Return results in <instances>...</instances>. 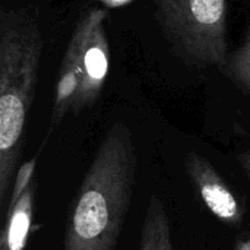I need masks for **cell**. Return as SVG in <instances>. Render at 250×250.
<instances>
[{"mask_svg": "<svg viewBox=\"0 0 250 250\" xmlns=\"http://www.w3.org/2000/svg\"><path fill=\"white\" fill-rule=\"evenodd\" d=\"M226 72L239 86L250 92V32L245 42L229 59Z\"/></svg>", "mask_w": 250, "mask_h": 250, "instance_id": "ba28073f", "label": "cell"}, {"mask_svg": "<svg viewBox=\"0 0 250 250\" xmlns=\"http://www.w3.org/2000/svg\"><path fill=\"white\" fill-rule=\"evenodd\" d=\"M35 167L37 160L32 158L18 168L10 189L9 205L6 207L0 234V250H25L26 248L35 211Z\"/></svg>", "mask_w": 250, "mask_h": 250, "instance_id": "5b68a950", "label": "cell"}, {"mask_svg": "<svg viewBox=\"0 0 250 250\" xmlns=\"http://www.w3.org/2000/svg\"><path fill=\"white\" fill-rule=\"evenodd\" d=\"M135 174L132 133L123 123H114L69 208L63 250H116L130 208Z\"/></svg>", "mask_w": 250, "mask_h": 250, "instance_id": "6da1fadb", "label": "cell"}, {"mask_svg": "<svg viewBox=\"0 0 250 250\" xmlns=\"http://www.w3.org/2000/svg\"><path fill=\"white\" fill-rule=\"evenodd\" d=\"M166 31L182 51L202 63L226 59L227 0H154Z\"/></svg>", "mask_w": 250, "mask_h": 250, "instance_id": "277c9868", "label": "cell"}, {"mask_svg": "<svg viewBox=\"0 0 250 250\" xmlns=\"http://www.w3.org/2000/svg\"><path fill=\"white\" fill-rule=\"evenodd\" d=\"M185 167L209 212L229 226L242 224L243 209L214 166L201 154L190 151L185 155Z\"/></svg>", "mask_w": 250, "mask_h": 250, "instance_id": "8992f818", "label": "cell"}, {"mask_svg": "<svg viewBox=\"0 0 250 250\" xmlns=\"http://www.w3.org/2000/svg\"><path fill=\"white\" fill-rule=\"evenodd\" d=\"M236 250H250V237H239L236 240Z\"/></svg>", "mask_w": 250, "mask_h": 250, "instance_id": "30bf717a", "label": "cell"}, {"mask_svg": "<svg viewBox=\"0 0 250 250\" xmlns=\"http://www.w3.org/2000/svg\"><path fill=\"white\" fill-rule=\"evenodd\" d=\"M139 250H174L167 207L157 195L148 199Z\"/></svg>", "mask_w": 250, "mask_h": 250, "instance_id": "52a82bcc", "label": "cell"}, {"mask_svg": "<svg viewBox=\"0 0 250 250\" xmlns=\"http://www.w3.org/2000/svg\"><path fill=\"white\" fill-rule=\"evenodd\" d=\"M41 32L35 19L15 9L0 16V207L18 173L25 126L34 100L41 59Z\"/></svg>", "mask_w": 250, "mask_h": 250, "instance_id": "7a4b0ae2", "label": "cell"}, {"mask_svg": "<svg viewBox=\"0 0 250 250\" xmlns=\"http://www.w3.org/2000/svg\"><path fill=\"white\" fill-rule=\"evenodd\" d=\"M237 161L240 163L243 171L246 173V176L249 177L250 180V149H246V151L240 152V154L237 155Z\"/></svg>", "mask_w": 250, "mask_h": 250, "instance_id": "9c48e42d", "label": "cell"}, {"mask_svg": "<svg viewBox=\"0 0 250 250\" xmlns=\"http://www.w3.org/2000/svg\"><path fill=\"white\" fill-rule=\"evenodd\" d=\"M107 13L86 10L78 21L67 44L56 82L51 122L60 123L67 114H78L95 104L108 72Z\"/></svg>", "mask_w": 250, "mask_h": 250, "instance_id": "3957f363", "label": "cell"}]
</instances>
